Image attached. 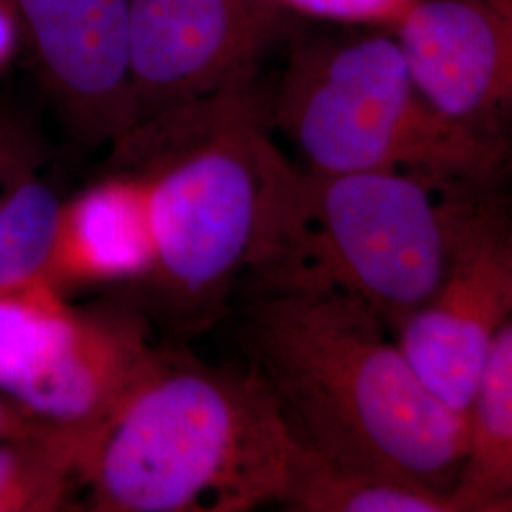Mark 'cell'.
<instances>
[{"instance_id":"1","label":"cell","mask_w":512,"mask_h":512,"mask_svg":"<svg viewBox=\"0 0 512 512\" xmlns=\"http://www.w3.org/2000/svg\"><path fill=\"white\" fill-rule=\"evenodd\" d=\"M238 336L311 454L456 494L469 420L421 382L374 313L334 293H253Z\"/></svg>"},{"instance_id":"2","label":"cell","mask_w":512,"mask_h":512,"mask_svg":"<svg viewBox=\"0 0 512 512\" xmlns=\"http://www.w3.org/2000/svg\"><path fill=\"white\" fill-rule=\"evenodd\" d=\"M255 82L162 110L110 147L145 188L156 260L131 291L169 329H207L255 266L291 160Z\"/></svg>"},{"instance_id":"3","label":"cell","mask_w":512,"mask_h":512,"mask_svg":"<svg viewBox=\"0 0 512 512\" xmlns=\"http://www.w3.org/2000/svg\"><path fill=\"white\" fill-rule=\"evenodd\" d=\"M306 446L255 366L162 349L80 469L84 511L247 512L291 488Z\"/></svg>"},{"instance_id":"4","label":"cell","mask_w":512,"mask_h":512,"mask_svg":"<svg viewBox=\"0 0 512 512\" xmlns=\"http://www.w3.org/2000/svg\"><path fill=\"white\" fill-rule=\"evenodd\" d=\"M482 184L403 171L317 175L291 164L251 293H334L393 329L437 291L459 224Z\"/></svg>"},{"instance_id":"5","label":"cell","mask_w":512,"mask_h":512,"mask_svg":"<svg viewBox=\"0 0 512 512\" xmlns=\"http://www.w3.org/2000/svg\"><path fill=\"white\" fill-rule=\"evenodd\" d=\"M266 112L317 175L403 171L494 186L505 162L501 135L459 126L425 101L385 29L294 40Z\"/></svg>"},{"instance_id":"6","label":"cell","mask_w":512,"mask_h":512,"mask_svg":"<svg viewBox=\"0 0 512 512\" xmlns=\"http://www.w3.org/2000/svg\"><path fill=\"white\" fill-rule=\"evenodd\" d=\"M512 313V215L490 188L465 211L437 291L393 329L421 382L469 420L497 330Z\"/></svg>"},{"instance_id":"7","label":"cell","mask_w":512,"mask_h":512,"mask_svg":"<svg viewBox=\"0 0 512 512\" xmlns=\"http://www.w3.org/2000/svg\"><path fill=\"white\" fill-rule=\"evenodd\" d=\"M139 122L255 82L291 16L275 0H128Z\"/></svg>"},{"instance_id":"8","label":"cell","mask_w":512,"mask_h":512,"mask_svg":"<svg viewBox=\"0 0 512 512\" xmlns=\"http://www.w3.org/2000/svg\"><path fill=\"white\" fill-rule=\"evenodd\" d=\"M21 42L74 139L112 147L139 122L128 0H12Z\"/></svg>"},{"instance_id":"9","label":"cell","mask_w":512,"mask_h":512,"mask_svg":"<svg viewBox=\"0 0 512 512\" xmlns=\"http://www.w3.org/2000/svg\"><path fill=\"white\" fill-rule=\"evenodd\" d=\"M150 323L135 296L73 304L10 399L93 442L162 353Z\"/></svg>"},{"instance_id":"10","label":"cell","mask_w":512,"mask_h":512,"mask_svg":"<svg viewBox=\"0 0 512 512\" xmlns=\"http://www.w3.org/2000/svg\"><path fill=\"white\" fill-rule=\"evenodd\" d=\"M391 33L433 109L499 135L512 110V55L490 0H416Z\"/></svg>"},{"instance_id":"11","label":"cell","mask_w":512,"mask_h":512,"mask_svg":"<svg viewBox=\"0 0 512 512\" xmlns=\"http://www.w3.org/2000/svg\"><path fill=\"white\" fill-rule=\"evenodd\" d=\"M156 260L147 194L124 167L109 169L61 200L44 277L71 296L90 289L135 291Z\"/></svg>"},{"instance_id":"12","label":"cell","mask_w":512,"mask_h":512,"mask_svg":"<svg viewBox=\"0 0 512 512\" xmlns=\"http://www.w3.org/2000/svg\"><path fill=\"white\" fill-rule=\"evenodd\" d=\"M454 497L461 511H512V313L484 359Z\"/></svg>"},{"instance_id":"13","label":"cell","mask_w":512,"mask_h":512,"mask_svg":"<svg viewBox=\"0 0 512 512\" xmlns=\"http://www.w3.org/2000/svg\"><path fill=\"white\" fill-rule=\"evenodd\" d=\"M90 439L48 423L35 435L0 440V512L71 509Z\"/></svg>"},{"instance_id":"14","label":"cell","mask_w":512,"mask_h":512,"mask_svg":"<svg viewBox=\"0 0 512 512\" xmlns=\"http://www.w3.org/2000/svg\"><path fill=\"white\" fill-rule=\"evenodd\" d=\"M296 512H459L454 495L338 469L306 448L281 503Z\"/></svg>"},{"instance_id":"15","label":"cell","mask_w":512,"mask_h":512,"mask_svg":"<svg viewBox=\"0 0 512 512\" xmlns=\"http://www.w3.org/2000/svg\"><path fill=\"white\" fill-rule=\"evenodd\" d=\"M61 200L38 173L29 175L0 205V294L44 275Z\"/></svg>"},{"instance_id":"16","label":"cell","mask_w":512,"mask_h":512,"mask_svg":"<svg viewBox=\"0 0 512 512\" xmlns=\"http://www.w3.org/2000/svg\"><path fill=\"white\" fill-rule=\"evenodd\" d=\"M289 16L393 31L416 0H275Z\"/></svg>"},{"instance_id":"17","label":"cell","mask_w":512,"mask_h":512,"mask_svg":"<svg viewBox=\"0 0 512 512\" xmlns=\"http://www.w3.org/2000/svg\"><path fill=\"white\" fill-rule=\"evenodd\" d=\"M42 160L35 124L12 105L0 107V205L23 179L37 173Z\"/></svg>"},{"instance_id":"18","label":"cell","mask_w":512,"mask_h":512,"mask_svg":"<svg viewBox=\"0 0 512 512\" xmlns=\"http://www.w3.org/2000/svg\"><path fill=\"white\" fill-rule=\"evenodd\" d=\"M46 425L48 421L40 420L12 399L0 395V440L35 435Z\"/></svg>"},{"instance_id":"19","label":"cell","mask_w":512,"mask_h":512,"mask_svg":"<svg viewBox=\"0 0 512 512\" xmlns=\"http://www.w3.org/2000/svg\"><path fill=\"white\" fill-rule=\"evenodd\" d=\"M21 42L18 12L12 0H0V73L10 63Z\"/></svg>"},{"instance_id":"20","label":"cell","mask_w":512,"mask_h":512,"mask_svg":"<svg viewBox=\"0 0 512 512\" xmlns=\"http://www.w3.org/2000/svg\"><path fill=\"white\" fill-rule=\"evenodd\" d=\"M490 4L494 6L495 14L499 16V21L503 25L512 55V0H490Z\"/></svg>"}]
</instances>
